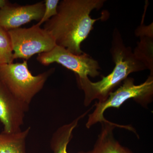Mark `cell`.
Wrapping results in <instances>:
<instances>
[{"instance_id": "5b68a950", "label": "cell", "mask_w": 153, "mask_h": 153, "mask_svg": "<svg viewBox=\"0 0 153 153\" xmlns=\"http://www.w3.org/2000/svg\"><path fill=\"white\" fill-rule=\"evenodd\" d=\"M8 33L15 59L28 60L36 54L49 52L56 46L52 35L36 25L30 28L10 30Z\"/></svg>"}, {"instance_id": "3957f363", "label": "cell", "mask_w": 153, "mask_h": 153, "mask_svg": "<svg viewBox=\"0 0 153 153\" xmlns=\"http://www.w3.org/2000/svg\"><path fill=\"white\" fill-rule=\"evenodd\" d=\"M54 69L33 75L27 60L0 65V79L12 94L26 106L42 89Z\"/></svg>"}, {"instance_id": "52a82bcc", "label": "cell", "mask_w": 153, "mask_h": 153, "mask_svg": "<svg viewBox=\"0 0 153 153\" xmlns=\"http://www.w3.org/2000/svg\"><path fill=\"white\" fill-rule=\"evenodd\" d=\"M29 108L10 92L0 79V122L3 131L11 133L22 130Z\"/></svg>"}, {"instance_id": "8992f818", "label": "cell", "mask_w": 153, "mask_h": 153, "mask_svg": "<svg viewBox=\"0 0 153 153\" xmlns=\"http://www.w3.org/2000/svg\"><path fill=\"white\" fill-rule=\"evenodd\" d=\"M37 59L44 66L55 63L60 64L77 74V79L95 77L100 74L98 62L86 53L74 55L57 45L49 52L39 54Z\"/></svg>"}, {"instance_id": "7c38bea8", "label": "cell", "mask_w": 153, "mask_h": 153, "mask_svg": "<svg viewBox=\"0 0 153 153\" xmlns=\"http://www.w3.org/2000/svg\"><path fill=\"white\" fill-rule=\"evenodd\" d=\"M31 128L16 132L0 133V153H27L26 143Z\"/></svg>"}, {"instance_id": "8fae6325", "label": "cell", "mask_w": 153, "mask_h": 153, "mask_svg": "<svg viewBox=\"0 0 153 153\" xmlns=\"http://www.w3.org/2000/svg\"><path fill=\"white\" fill-rule=\"evenodd\" d=\"M137 33L140 37V41L134 53L150 70V74L153 75L152 25L140 27Z\"/></svg>"}, {"instance_id": "5bb4252c", "label": "cell", "mask_w": 153, "mask_h": 153, "mask_svg": "<svg viewBox=\"0 0 153 153\" xmlns=\"http://www.w3.org/2000/svg\"><path fill=\"white\" fill-rule=\"evenodd\" d=\"M59 2L60 1L59 0H45L44 15L41 20L36 25L41 27L42 24L46 23L49 19L56 16Z\"/></svg>"}, {"instance_id": "277c9868", "label": "cell", "mask_w": 153, "mask_h": 153, "mask_svg": "<svg viewBox=\"0 0 153 153\" xmlns=\"http://www.w3.org/2000/svg\"><path fill=\"white\" fill-rule=\"evenodd\" d=\"M153 75L150 74L144 82L136 85L134 79L128 77L116 90L110 94L106 100L96 102L93 112L88 115L86 127L89 128L98 123L106 120L104 114L106 110L111 108H119L125 102L133 99L144 108L153 101Z\"/></svg>"}, {"instance_id": "9c48e42d", "label": "cell", "mask_w": 153, "mask_h": 153, "mask_svg": "<svg viewBox=\"0 0 153 153\" xmlns=\"http://www.w3.org/2000/svg\"><path fill=\"white\" fill-rule=\"evenodd\" d=\"M100 133L92 150L89 153H134L128 148L123 146L115 139L113 131L117 127L131 131L134 129L130 126L117 125L105 120L101 123Z\"/></svg>"}, {"instance_id": "30bf717a", "label": "cell", "mask_w": 153, "mask_h": 153, "mask_svg": "<svg viewBox=\"0 0 153 153\" xmlns=\"http://www.w3.org/2000/svg\"><path fill=\"white\" fill-rule=\"evenodd\" d=\"M92 108V107L70 123L63 125L57 129L52 135L50 140V147L53 153H68L67 146L72 138L74 129L78 125L79 120L83 118ZM78 153H89V152H80Z\"/></svg>"}, {"instance_id": "6da1fadb", "label": "cell", "mask_w": 153, "mask_h": 153, "mask_svg": "<svg viewBox=\"0 0 153 153\" xmlns=\"http://www.w3.org/2000/svg\"><path fill=\"white\" fill-rule=\"evenodd\" d=\"M104 0H63L57 7V14L45 23L44 29L55 39L57 46L74 55L85 52L81 44L87 38L97 21L90 13L102 7Z\"/></svg>"}, {"instance_id": "ba28073f", "label": "cell", "mask_w": 153, "mask_h": 153, "mask_svg": "<svg viewBox=\"0 0 153 153\" xmlns=\"http://www.w3.org/2000/svg\"><path fill=\"white\" fill-rule=\"evenodd\" d=\"M44 2L25 6L10 3L4 8L0 9V26L8 31L20 28L33 21L39 22L44 15Z\"/></svg>"}, {"instance_id": "7a4b0ae2", "label": "cell", "mask_w": 153, "mask_h": 153, "mask_svg": "<svg viewBox=\"0 0 153 153\" xmlns=\"http://www.w3.org/2000/svg\"><path fill=\"white\" fill-rule=\"evenodd\" d=\"M110 52L115 63L110 74L102 76L101 80L97 82H91L88 77L77 79L79 87L84 92L85 106H88L94 100L99 102L104 101L130 74L148 69L131 48L126 46L117 29H114L113 34Z\"/></svg>"}, {"instance_id": "9a60e30c", "label": "cell", "mask_w": 153, "mask_h": 153, "mask_svg": "<svg viewBox=\"0 0 153 153\" xmlns=\"http://www.w3.org/2000/svg\"><path fill=\"white\" fill-rule=\"evenodd\" d=\"M9 4L10 3L7 1L0 0V9L4 8Z\"/></svg>"}, {"instance_id": "4fadbf2b", "label": "cell", "mask_w": 153, "mask_h": 153, "mask_svg": "<svg viewBox=\"0 0 153 153\" xmlns=\"http://www.w3.org/2000/svg\"><path fill=\"white\" fill-rule=\"evenodd\" d=\"M15 60L8 31L0 26V65L13 63Z\"/></svg>"}]
</instances>
